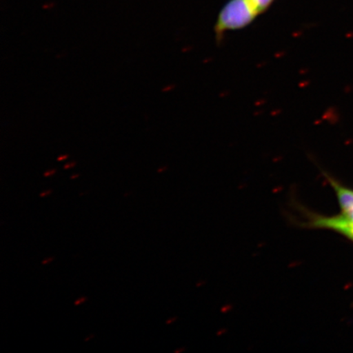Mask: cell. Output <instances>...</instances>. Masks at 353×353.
<instances>
[{"label": "cell", "mask_w": 353, "mask_h": 353, "mask_svg": "<svg viewBox=\"0 0 353 353\" xmlns=\"http://www.w3.org/2000/svg\"><path fill=\"white\" fill-rule=\"evenodd\" d=\"M259 16L249 0H229L219 13L214 26L216 41H223L224 34L244 29Z\"/></svg>", "instance_id": "cell-1"}, {"label": "cell", "mask_w": 353, "mask_h": 353, "mask_svg": "<svg viewBox=\"0 0 353 353\" xmlns=\"http://www.w3.org/2000/svg\"><path fill=\"white\" fill-rule=\"evenodd\" d=\"M321 173L327 180L330 187L333 188L336 195L342 214H350L353 211V188H348L330 175L327 172L321 170Z\"/></svg>", "instance_id": "cell-2"}, {"label": "cell", "mask_w": 353, "mask_h": 353, "mask_svg": "<svg viewBox=\"0 0 353 353\" xmlns=\"http://www.w3.org/2000/svg\"><path fill=\"white\" fill-rule=\"evenodd\" d=\"M249 1L254 10L260 15L268 10L274 0H249Z\"/></svg>", "instance_id": "cell-3"}, {"label": "cell", "mask_w": 353, "mask_h": 353, "mask_svg": "<svg viewBox=\"0 0 353 353\" xmlns=\"http://www.w3.org/2000/svg\"><path fill=\"white\" fill-rule=\"evenodd\" d=\"M74 165H76V163H69V164L65 165L64 166V168H65V170H68V169H70V168H72Z\"/></svg>", "instance_id": "cell-4"}, {"label": "cell", "mask_w": 353, "mask_h": 353, "mask_svg": "<svg viewBox=\"0 0 353 353\" xmlns=\"http://www.w3.org/2000/svg\"><path fill=\"white\" fill-rule=\"evenodd\" d=\"M55 173V170H50V171H48L46 172V174H44V176H50L52 174H54Z\"/></svg>", "instance_id": "cell-5"}, {"label": "cell", "mask_w": 353, "mask_h": 353, "mask_svg": "<svg viewBox=\"0 0 353 353\" xmlns=\"http://www.w3.org/2000/svg\"><path fill=\"white\" fill-rule=\"evenodd\" d=\"M85 300H86V298L79 299L77 300V301L74 304H76V305H79V304H81V303L85 302Z\"/></svg>", "instance_id": "cell-6"}, {"label": "cell", "mask_w": 353, "mask_h": 353, "mask_svg": "<svg viewBox=\"0 0 353 353\" xmlns=\"http://www.w3.org/2000/svg\"><path fill=\"white\" fill-rule=\"evenodd\" d=\"M343 214L347 216V217L348 219H350L352 220V222L353 223V211L350 214Z\"/></svg>", "instance_id": "cell-7"}, {"label": "cell", "mask_w": 353, "mask_h": 353, "mask_svg": "<svg viewBox=\"0 0 353 353\" xmlns=\"http://www.w3.org/2000/svg\"><path fill=\"white\" fill-rule=\"evenodd\" d=\"M54 6V3L46 4V6H43V8H46V10H48V8H51Z\"/></svg>", "instance_id": "cell-8"}, {"label": "cell", "mask_w": 353, "mask_h": 353, "mask_svg": "<svg viewBox=\"0 0 353 353\" xmlns=\"http://www.w3.org/2000/svg\"><path fill=\"white\" fill-rule=\"evenodd\" d=\"M68 158V156H61L59 157V159H57V160H59V161H64L65 160V159Z\"/></svg>", "instance_id": "cell-9"}, {"label": "cell", "mask_w": 353, "mask_h": 353, "mask_svg": "<svg viewBox=\"0 0 353 353\" xmlns=\"http://www.w3.org/2000/svg\"><path fill=\"white\" fill-rule=\"evenodd\" d=\"M52 192V191H48V192H43L41 194V196L43 197V196H46L48 195V194H50Z\"/></svg>", "instance_id": "cell-10"}, {"label": "cell", "mask_w": 353, "mask_h": 353, "mask_svg": "<svg viewBox=\"0 0 353 353\" xmlns=\"http://www.w3.org/2000/svg\"><path fill=\"white\" fill-rule=\"evenodd\" d=\"M52 260H54V259L52 258H50V259H48L47 260H44V261L43 262V264H46L48 263H50V261H52Z\"/></svg>", "instance_id": "cell-11"}, {"label": "cell", "mask_w": 353, "mask_h": 353, "mask_svg": "<svg viewBox=\"0 0 353 353\" xmlns=\"http://www.w3.org/2000/svg\"><path fill=\"white\" fill-rule=\"evenodd\" d=\"M77 176H79L78 174L74 175V176H72V179H76V178H77Z\"/></svg>", "instance_id": "cell-12"}]
</instances>
